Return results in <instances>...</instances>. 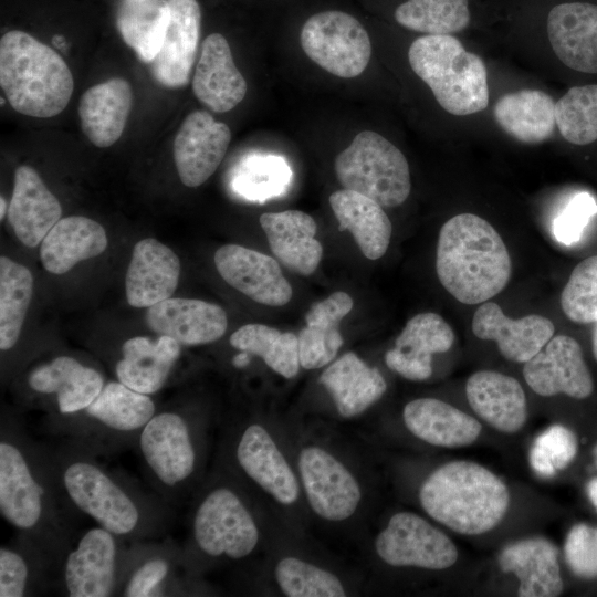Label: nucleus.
I'll list each match as a JSON object with an SVG mask.
<instances>
[{
    "instance_id": "nucleus-1",
    "label": "nucleus",
    "mask_w": 597,
    "mask_h": 597,
    "mask_svg": "<svg viewBox=\"0 0 597 597\" xmlns=\"http://www.w3.org/2000/svg\"><path fill=\"white\" fill-rule=\"evenodd\" d=\"M0 514L59 575L75 541V512L59 483L50 447L9 415L0 422Z\"/></svg>"
},
{
    "instance_id": "nucleus-2",
    "label": "nucleus",
    "mask_w": 597,
    "mask_h": 597,
    "mask_svg": "<svg viewBox=\"0 0 597 597\" xmlns=\"http://www.w3.org/2000/svg\"><path fill=\"white\" fill-rule=\"evenodd\" d=\"M59 483L74 512L125 542L163 537L174 512L125 473L102 464L96 453L69 439L50 447Z\"/></svg>"
},
{
    "instance_id": "nucleus-3",
    "label": "nucleus",
    "mask_w": 597,
    "mask_h": 597,
    "mask_svg": "<svg viewBox=\"0 0 597 597\" xmlns=\"http://www.w3.org/2000/svg\"><path fill=\"white\" fill-rule=\"evenodd\" d=\"M436 271L442 286L459 302L474 305L507 285L512 264L498 231L483 218L460 213L440 229Z\"/></svg>"
},
{
    "instance_id": "nucleus-4",
    "label": "nucleus",
    "mask_w": 597,
    "mask_h": 597,
    "mask_svg": "<svg viewBox=\"0 0 597 597\" xmlns=\"http://www.w3.org/2000/svg\"><path fill=\"white\" fill-rule=\"evenodd\" d=\"M423 510L452 531L478 535L505 516L510 492L489 469L471 461H452L433 471L419 492Z\"/></svg>"
},
{
    "instance_id": "nucleus-5",
    "label": "nucleus",
    "mask_w": 597,
    "mask_h": 597,
    "mask_svg": "<svg viewBox=\"0 0 597 597\" xmlns=\"http://www.w3.org/2000/svg\"><path fill=\"white\" fill-rule=\"evenodd\" d=\"M0 84L15 112L36 118L62 113L74 90L72 72L61 55L20 30L1 36Z\"/></svg>"
},
{
    "instance_id": "nucleus-6",
    "label": "nucleus",
    "mask_w": 597,
    "mask_h": 597,
    "mask_svg": "<svg viewBox=\"0 0 597 597\" xmlns=\"http://www.w3.org/2000/svg\"><path fill=\"white\" fill-rule=\"evenodd\" d=\"M150 395L130 389L121 381H107L86 408L42 422L52 436L72 440L97 455L135 448L144 426L155 415Z\"/></svg>"
},
{
    "instance_id": "nucleus-7",
    "label": "nucleus",
    "mask_w": 597,
    "mask_h": 597,
    "mask_svg": "<svg viewBox=\"0 0 597 597\" xmlns=\"http://www.w3.org/2000/svg\"><path fill=\"white\" fill-rule=\"evenodd\" d=\"M412 71L431 90L439 105L455 116L479 113L489 104L483 60L451 34L423 35L408 51Z\"/></svg>"
},
{
    "instance_id": "nucleus-8",
    "label": "nucleus",
    "mask_w": 597,
    "mask_h": 597,
    "mask_svg": "<svg viewBox=\"0 0 597 597\" xmlns=\"http://www.w3.org/2000/svg\"><path fill=\"white\" fill-rule=\"evenodd\" d=\"M155 493L174 507L185 496L199 468L195 422L174 407L156 410L134 448Z\"/></svg>"
},
{
    "instance_id": "nucleus-9",
    "label": "nucleus",
    "mask_w": 597,
    "mask_h": 597,
    "mask_svg": "<svg viewBox=\"0 0 597 597\" xmlns=\"http://www.w3.org/2000/svg\"><path fill=\"white\" fill-rule=\"evenodd\" d=\"M339 184L375 200L381 207L400 206L411 190L405 155L384 136L364 130L334 161Z\"/></svg>"
},
{
    "instance_id": "nucleus-10",
    "label": "nucleus",
    "mask_w": 597,
    "mask_h": 597,
    "mask_svg": "<svg viewBox=\"0 0 597 597\" xmlns=\"http://www.w3.org/2000/svg\"><path fill=\"white\" fill-rule=\"evenodd\" d=\"M191 547L206 558L241 559L258 542L256 524L240 495L228 485H217L197 502L190 522Z\"/></svg>"
},
{
    "instance_id": "nucleus-11",
    "label": "nucleus",
    "mask_w": 597,
    "mask_h": 597,
    "mask_svg": "<svg viewBox=\"0 0 597 597\" xmlns=\"http://www.w3.org/2000/svg\"><path fill=\"white\" fill-rule=\"evenodd\" d=\"M102 526L86 530L62 562L55 590L69 597L117 596L128 546Z\"/></svg>"
},
{
    "instance_id": "nucleus-12",
    "label": "nucleus",
    "mask_w": 597,
    "mask_h": 597,
    "mask_svg": "<svg viewBox=\"0 0 597 597\" xmlns=\"http://www.w3.org/2000/svg\"><path fill=\"white\" fill-rule=\"evenodd\" d=\"M300 40L313 62L343 78L360 75L371 55L367 31L357 19L343 11H323L310 17Z\"/></svg>"
},
{
    "instance_id": "nucleus-13",
    "label": "nucleus",
    "mask_w": 597,
    "mask_h": 597,
    "mask_svg": "<svg viewBox=\"0 0 597 597\" xmlns=\"http://www.w3.org/2000/svg\"><path fill=\"white\" fill-rule=\"evenodd\" d=\"M376 552L391 566L444 569L458 559L454 543L417 514L400 512L391 516L376 538Z\"/></svg>"
},
{
    "instance_id": "nucleus-14",
    "label": "nucleus",
    "mask_w": 597,
    "mask_h": 597,
    "mask_svg": "<svg viewBox=\"0 0 597 597\" xmlns=\"http://www.w3.org/2000/svg\"><path fill=\"white\" fill-rule=\"evenodd\" d=\"M103 374L73 356L60 355L30 369L27 387L51 400L49 419L59 418L86 408L102 391Z\"/></svg>"
},
{
    "instance_id": "nucleus-15",
    "label": "nucleus",
    "mask_w": 597,
    "mask_h": 597,
    "mask_svg": "<svg viewBox=\"0 0 597 597\" xmlns=\"http://www.w3.org/2000/svg\"><path fill=\"white\" fill-rule=\"evenodd\" d=\"M523 376L531 389L544 397L565 394L584 399L594 389L580 345L567 335L553 336L524 363Z\"/></svg>"
},
{
    "instance_id": "nucleus-16",
    "label": "nucleus",
    "mask_w": 597,
    "mask_h": 597,
    "mask_svg": "<svg viewBox=\"0 0 597 597\" xmlns=\"http://www.w3.org/2000/svg\"><path fill=\"white\" fill-rule=\"evenodd\" d=\"M182 548L172 540L132 542L127 548L117 596L160 597L182 591L178 569Z\"/></svg>"
},
{
    "instance_id": "nucleus-17",
    "label": "nucleus",
    "mask_w": 597,
    "mask_h": 597,
    "mask_svg": "<svg viewBox=\"0 0 597 597\" xmlns=\"http://www.w3.org/2000/svg\"><path fill=\"white\" fill-rule=\"evenodd\" d=\"M301 478L313 511L329 521L349 517L360 501V489L350 472L327 451L308 447L298 460Z\"/></svg>"
},
{
    "instance_id": "nucleus-18",
    "label": "nucleus",
    "mask_w": 597,
    "mask_h": 597,
    "mask_svg": "<svg viewBox=\"0 0 597 597\" xmlns=\"http://www.w3.org/2000/svg\"><path fill=\"white\" fill-rule=\"evenodd\" d=\"M231 140L228 125L206 111H195L181 123L172 146L180 181L190 188L207 181L222 161Z\"/></svg>"
},
{
    "instance_id": "nucleus-19",
    "label": "nucleus",
    "mask_w": 597,
    "mask_h": 597,
    "mask_svg": "<svg viewBox=\"0 0 597 597\" xmlns=\"http://www.w3.org/2000/svg\"><path fill=\"white\" fill-rule=\"evenodd\" d=\"M220 276L233 289L263 305L282 306L292 297V286L277 261L239 244H226L214 254Z\"/></svg>"
},
{
    "instance_id": "nucleus-20",
    "label": "nucleus",
    "mask_w": 597,
    "mask_h": 597,
    "mask_svg": "<svg viewBox=\"0 0 597 597\" xmlns=\"http://www.w3.org/2000/svg\"><path fill=\"white\" fill-rule=\"evenodd\" d=\"M145 321L158 336H169L181 346H198L220 339L228 326L227 313L196 298H167L147 307Z\"/></svg>"
},
{
    "instance_id": "nucleus-21",
    "label": "nucleus",
    "mask_w": 597,
    "mask_h": 597,
    "mask_svg": "<svg viewBox=\"0 0 597 597\" xmlns=\"http://www.w3.org/2000/svg\"><path fill=\"white\" fill-rule=\"evenodd\" d=\"M170 21L155 59L149 63L154 80L166 88L188 85L196 60L201 13L196 0H169Z\"/></svg>"
},
{
    "instance_id": "nucleus-22",
    "label": "nucleus",
    "mask_w": 597,
    "mask_h": 597,
    "mask_svg": "<svg viewBox=\"0 0 597 597\" xmlns=\"http://www.w3.org/2000/svg\"><path fill=\"white\" fill-rule=\"evenodd\" d=\"M472 332L480 339L496 342L504 358L526 363L554 336L555 327L536 314L512 320L496 303L483 302L474 312Z\"/></svg>"
},
{
    "instance_id": "nucleus-23",
    "label": "nucleus",
    "mask_w": 597,
    "mask_h": 597,
    "mask_svg": "<svg viewBox=\"0 0 597 597\" xmlns=\"http://www.w3.org/2000/svg\"><path fill=\"white\" fill-rule=\"evenodd\" d=\"M453 342L454 333L440 315L420 313L407 322L385 362L406 379L426 380L432 374V355L448 352Z\"/></svg>"
},
{
    "instance_id": "nucleus-24",
    "label": "nucleus",
    "mask_w": 597,
    "mask_h": 597,
    "mask_svg": "<svg viewBox=\"0 0 597 597\" xmlns=\"http://www.w3.org/2000/svg\"><path fill=\"white\" fill-rule=\"evenodd\" d=\"M551 46L567 67L597 73V6L566 2L555 6L547 17Z\"/></svg>"
},
{
    "instance_id": "nucleus-25",
    "label": "nucleus",
    "mask_w": 597,
    "mask_h": 597,
    "mask_svg": "<svg viewBox=\"0 0 597 597\" xmlns=\"http://www.w3.org/2000/svg\"><path fill=\"white\" fill-rule=\"evenodd\" d=\"M180 261L167 245L146 238L134 247L125 277L126 300L134 307H149L169 298L177 289Z\"/></svg>"
},
{
    "instance_id": "nucleus-26",
    "label": "nucleus",
    "mask_w": 597,
    "mask_h": 597,
    "mask_svg": "<svg viewBox=\"0 0 597 597\" xmlns=\"http://www.w3.org/2000/svg\"><path fill=\"white\" fill-rule=\"evenodd\" d=\"M247 88L227 39L220 33L208 35L202 42L192 77L195 96L209 109L224 113L242 102Z\"/></svg>"
},
{
    "instance_id": "nucleus-27",
    "label": "nucleus",
    "mask_w": 597,
    "mask_h": 597,
    "mask_svg": "<svg viewBox=\"0 0 597 597\" xmlns=\"http://www.w3.org/2000/svg\"><path fill=\"white\" fill-rule=\"evenodd\" d=\"M240 469L282 504L298 498V485L293 471L268 431L258 423L248 426L234 449Z\"/></svg>"
},
{
    "instance_id": "nucleus-28",
    "label": "nucleus",
    "mask_w": 597,
    "mask_h": 597,
    "mask_svg": "<svg viewBox=\"0 0 597 597\" xmlns=\"http://www.w3.org/2000/svg\"><path fill=\"white\" fill-rule=\"evenodd\" d=\"M114 371L118 381L142 394L153 395L167 384L180 355L181 345L169 336L156 339L135 336L119 349Z\"/></svg>"
},
{
    "instance_id": "nucleus-29",
    "label": "nucleus",
    "mask_w": 597,
    "mask_h": 597,
    "mask_svg": "<svg viewBox=\"0 0 597 597\" xmlns=\"http://www.w3.org/2000/svg\"><path fill=\"white\" fill-rule=\"evenodd\" d=\"M61 216L57 198L40 175L30 166H19L8 209V220L18 239L29 248L41 244Z\"/></svg>"
},
{
    "instance_id": "nucleus-30",
    "label": "nucleus",
    "mask_w": 597,
    "mask_h": 597,
    "mask_svg": "<svg viewBox=\"0 0 597 597\" xmlns=\"http://www.w3.org/2000/svg\"><path fill=\"white\" fill-rule=\"evenodd\" d=\"M260 224L276 259L292 272L307 276L315 272L323 247L315 238V220L300 210L265 212Z\"/></svg>"
},
{
    "instance_id": "nucleus-31",
    "label": "nucleus",
    "mask_w": 597,
    "mask_h": 597,
    "mask_svg": "<svg viewBox=\"0 0 597 597\" xmlns=\"http://www.w3.org/2000/svg\"><path fill=\"white\" fill-rule=\"evenodd\" d=\"M473 411L488 425L504 433L521 430L527 419V402L521 384L493 370L472 374L465 385Z\"/></svg>"
},
{
    "instance_id": "nucleus-32",
    "label": "nucleus",
    "mask_w": 597,
    "mask_h": 597,
    "mask_svg": "<svg viewBox=\"0 0 597 597\" xmlns=\"http://www.w3.org/2000/svg\"><path fill=\"white\" fill-rule=\"evenodd\" d=\"M499 566L519 579L520 597H556L563 591L558 549L547 538L530 537L506 545Z\"/></svg>"
},
{
    "instance_id": "nucleus-33",
    "label": "nucleus",
    "mask_w": 597,
    "mask_h": 597,
    "mask_svg": "<svg viewBox=\"0 0 597 597\" xmlns=\"http://www.w3.org/2000/svg\"><path fill=\"white\" fill-rule=\"evenodd\" d=\"M133 105V90L123 77L91 86L78 102L82 132L98 148L114 145L122 136Z\"/></svg>"
},
{
    "instance_id": "nucleus-34",
    "label": "nucleus",
    "mask_w": 597,
    "mask_h": 597,
    "mask_svg": "<svg viewBox=\"0 0 597 597\" xmlns=\"http://www.w3.org/2000/svg\"><path fill=\"white\" fill-rule=\"evenodd\" d=\"M402 416L413 436L437 447L469 446L482 430L475 418L436 398H418L408 402Z\"/></svg>"
},
{
    "instance_id": "nucleus-35",
    "label": "nucleus",
    "mask_w": 597,
    "mask_h": 597,
    "mask_svg": "<svg viewBox=\"0 0 597 597\" xmlns=\"http://www.w3.org/2000/svg\"><path fill=\"white\" fill-rule=\"evenodd\" d=\"M104 228L83 216L61 218L40 244V259L52 274H64L80 261L95 258L107 248Z\"/></svg>"
},
{
    "instance_id": "nucleus-36",
    "label": "nucleus",
    "mask_w": 597,
    "mask_h": 597,
    "mask_svg": "<svg viewBox=\"0 0 597 597\" xmlns=\"http://www.w3.org/2000/svg\"><path fill=\"white\" fill-rule=\"evenodd\" d=\"M331 208L339 230H348L362 253L369 260L381 258L390 243L392 226L383 207L375 200L349 189L329 196Z\"/></svg>"
},
{
    "instance_id": "nucleus-37",
    "label": "nucleus",
    "mask_w": 597,
    "mask_h": 597,
    "mask_svg": "<svg viewBox=\"0 0 597 597\" xmlns=\"http://www.w3.org/2000/svg\"><path fill=\"white\" fill-rule=\"evenodd\" d=\"M352 308L353 298L342 291L312 305L305 315L306 325L297 335L303 368H320L334 359L344 342L339 323Z\"/></svg>"
},
{
    "instance_id": "nucleus-38",
    "label": "nucleus",
    "mask_w": 597,
    "mask_h": 597,
    "mask_svg": "<svg viewBox=\"0 0 597 597\" xmlns=\"http://www.w3.org/2000/svg\"><path fill=\"white\" fill-rule=\"evenodd\" d=\"M320 383L332 395L339 415L346 418L362 413L387 389L379 370L352 352L325 369Z\"/></svg>"
},
{
    "instance_id": "nucleus-39",
    "label": "nucleus",
    "mask_w": 597,
    "mask_h": 597,
    "mask_svg": "<svg viewBox=\"0 0 597 597\" xmlns=\"http://www.w3.org/2000/svg\"><path fill=\"white\" fill-rule=\"evenodd\" d=\"M493 116L509 136L525 144L548 139L556 125L555 102L547 93L533 88L502 95Z\"/></svg>"
},
{
    "instance_id": "nucleus-40",
    "label": "nucleus",
    "mask_w": 597,
    "mask_h": 597,
    "mask_svg": "<svg viewBox=\"0 0 597 597\" xmlns=\"http://www.w3.org/2000/svg\"><path fill=\"white\" fill-rule=\"evenodd\" d=\"M56 578L48 557L21 535L0 547V597L41 595L55 589Z\"/></svg>"
},
{
    "instance_id": "nucleus-41",
    "label": "nucleus",
    "mask_w": 597,
    "mask_h": 597,
    "mask_svg": "<svg viewBox=\"0 0 597 597\" xmlns=\"http://www.w3.org/2000/svg\"><path fill=\"white\" fill-rule=\"evenodd\" d=\"M169 21V0H119L118 32L143 62L150 63L159 52Z\"/></svg>"
},
{
    "instance_id": "nucleus-42",
    "label": "nucleus",
    "mask_w": 597,
    "mask_h": 597,
    "mask_svg": "<svg viewBox=\"0 0 597 597\" xmlns=\"http://www.w3.org/2000/svg\"><path fill=\"white\" fill-rule=\"evenodd\" d=\"M229 342L235 349L260 356L285 378H293L298 373V341L291 332L284 333L264 324H247L238 328Z\"/></svg>"
},
{
    "instance_id": "nucleus-43",
    "label": "nucleus",
    "mask_w": 597,
    "mask_h": 597,
    "mask_svg": "<svg viewBox=\"0 0 597 597\" xmlns=\"http://www.w3.org/2000/svg\"><path fill=\"white\" fill-rule=\"evenodd\" d=\"M33 277L22 264L0 258V349L11 350L18 343L31 302Z\"/></svg>"
},
{
    "instance_id": "nucleus-44",
    "label": "nucleus",
    "mask_w": 597,
    "mask_h": 597,
    "mask_svg": "<svg viewBox=\"0 0 597 597\" xmlns=\"http://www.w3.org/2000/svg\"><path fill=\"white\" fill-rule=\"evenodd\" d=\"M396 21L426 35L462 31L470 22L468 0H408L395 11Z\"/></svg>"
},
{
    "instance_id": "nucleus-45",
    "label": "nucleus",
    "mask_w": 597,
    "mask_h": 597,
    "mask_svg": "<svg viewBox=\"0 0 597 597\" xmlns=\"http://www.w3.org/2000/svg\"><path fill=\"white\" fill-rule=\"evenodd\" d=\"M292 171L284 158L275 155H253L239 166L233 188L243 198L264 201L287 190Z\"/></svg>"
},
{
    "instance_id": "nucleus-46",
    "label": "nucleus",
    "mask_w": 597,
    "mask_h": 597,
    "mask_svg": "<svg viewBox=\"0 0 597 597\" xmlns=\"http://www.w3.org/2000/svg\"><path fill=\"white\" fill-rule=\"evenodd\" d=\"M556 126L562 137L574 145L597 139V84L570 87L555 103Z\"/></svg>"
},
{
    "instance_id": "nucleus-47",
    "label": "nucleus",
    "mask_w": 597,
    "mask_h": 597,
    "mask_svg": "<svg viewBox=\"0 0 597 597\" xmlns=\"http://www.w3.org/2000/svg\"><path fill=\"white\" fill-rule=\"evenodd\" d=\"M276 582L289 597H344L345 589L332 573L295 557H285L275 568Z\"/></svg>"
},
{
    "instance_id": "nucleus-48",
    "label": "nucleus",
    "mask_w": 597,
    "mask_h": 597,
    "mask_svg": "<svg viewBox=\"0 0 597 597\" xmlns=\"http://www.w3.org/2000/svg\"><path fill=\"white\" fill-rule=\"evenodd\" d=\"M561 306L567 318L575 323L597 321V255L574 268L562 292Z\"/></svg>"
},
{
    "instance_id": "nucleus-49",
    "label": "nucleus",
    "mask_w": 597,
    "mask_h": 597,
    "mask_svg": "<svg viewBox=\"0 0 597 597\" xmlns=\"http://www.w3.org/2000/svg\"><path fill=\"white\" fill-rule=\"evenodd\" d=\"M577 440L573 431L553 425L535 439L530 450V464L542 478H552L565 469L576 457Z\"/></svg>"
},
{
    "instance_id": "nucleus-50",
    "label": "nucleus",
    "mask_w": 597,
    "mask_h": 597,
    "mask_svg": "<svg viewBox=\"0 0 597 597\" xmlns=\"http://www.w3.org/2000/svg\"><path fill=\"white\" fill-rule=\"evenodd\" d=\"M564 553L576 576L597 578V527L583 523L574 525L567 534Z\"/></svg>"
},
{
    "instance_id": "nucleus-51",
    "label": "nucleus",
    "mask_w": 597,
    "mask_h": 597,
    "mask_svg": "<svg viewBox=\"0 0 597 597\" xmlns=\"http://www.w3.org/2000/svg\"><path fill=\"white\" fill-rule=\"evenodd\" d=\"M597 213V203L588 192H578L557 214L553 222L555 239L566 245L576 243L591 218Z\"/></svg>"
},
{
    "instance_id": "nucleus-52",
    "label": "nucleus",
    "mask_w": 597,
    "mask_h": 597,
    "mask_svg": "<svg viewBox=\"0 0 597 597\" xmlns=\"http://www.w3.org/2000/svg\"><path fill=\"white\" fill-rule=\"evenodd\" d=\"M250 353L248 352H242L237 354L233 358H232V365L237 368H244L247 367L250 362H251V358H250Z\"/></svg>"
},
{
    "instance_id": "nucleus-53",
    "label": "nucleus",
    "mask_w": 597,
    "mask_h": 597,
    "mask_svg": "<svg viewBox=\"0 0 597 597\" xmlns=\"http://www.w3.org/2000/svg\"><path fill=\"white\" fill-rule=\"evenodd\" d=\"M586 490L590 502L597 511V478L588 482Z\"/></svg>"
},
{
    "instance_id": "nucleus-54",
    "label": "nucleus",
    "mask_w": 597,
    "mask_h": 597,
    "mask_svg": "<svg viewBox=\"0 0 597 597\" xmlns=\"http://www.w3.org/2000/svg\"><path fill=\"white\" fill-rule=\"evenodd\" d=\"M593 353L597 362V321L594 322V329H593Z\"/></svg>"
},
{
    "instance_id": "nucleus-55",
    "label": "nucleus",
    "mask_w": 597,
    "mask_h": 597,
    "mask_svg": "<svg viewBox=\"0 0 597 597\" xmlns=\"http://www.w3.org/2000/svg\"><path fill=\"white\" fill-rule=\"evenodd\" d=\"M9 207L7 206V201L3 197L0 198V219L2 220L4 218V214L8 213Z\"/></svg>"
},
{
    "instance_id": "nucleus-56",
    "label": "nucleus",
    "mask_w": 597,
    "mask_h": 597,
    "mask_svg": "<svg viewBox=\"0 0 597 597\" xmlns=\"http://www.w3.org/2000/svg\"><path fill=\"white\" fill-rule=\"evenodd\" d=\"M593 457H594L595 467L597 468V444L593 449Z\"/></svg>"
}]
</instances>
